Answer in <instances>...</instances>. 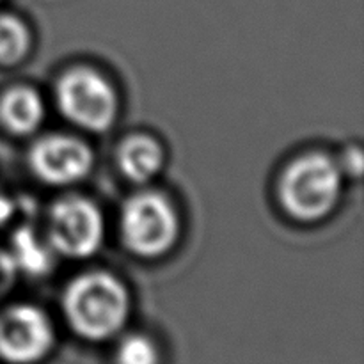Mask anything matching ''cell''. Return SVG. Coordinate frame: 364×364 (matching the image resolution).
I'll return each instance as SVG.
<instances>
[{
  "label": "cell",
  "instance_id": "obj_15",
  "mask_svg": "<svg viewBox=\"0 0 364 364\" xmlns=\"http://www.w3.org/2000/svg\"><path fill=\"white\" fill-rule=\"evenodd\" d=\"M9 213H11L9 201H7L6 198H2V196H0V223L7 219V217H9Z\"/></svg>",
  "mask_w": 364,
  "mask_h": 364
},
{
  "label": "cell",
  "instance_id": "obj_11",
  "mask_svg": "<svg viewBox=\"0 0 364 364\" xmlns=\"http://www.w3.org/2000/svg\"><path fill=\"white\" fill-rule=\"evenodd\" d=\"M14 263L18 270H23L25 274L39 276L46 274L52 269L53 251L50 249L48 242L39 240L38 235L32 233L28 228H21L13 238V249H11Z\"/></svg>",
  "mask_w": 364,
  "mask_h": 364
},
{
  "label": "cell",
  "instance_id": "obj_3",
  "mask_svg": "<svg viewBox=\"0 0 364 364\" xmlns=\"http://www.w3.org/2000/svg\"><path fill=\"white\" fill-rule=\"evenodd\" d=\"M119 237L124 249L139 259H160L181 237V217L167 196L139 191L121 206Z\"/></svg>",
  "mask_w": 364,
  "mask_h": 364
},
{
  "label": "cell",
  "instance_id": "obj_4",
  "mask_svg": "<svg viewBox=\"0 0 364 364\" xmlns=\"http://www.w3.org/2000/svg\"><path fill=\"white\" fill-rule=\"evenodd\" d=\"M53 98L60 116L73 127L91 134H103L119 117L116 85L91 66H75L55 80Z\"/></svg>",
  "mask_w": 364,
  "mask_h": 364
},
{
  "label": "cell",
  "instance_id": "obj_14",
  "mask_svg": "<svg viewBox=\"0 0 364 364\" xmlns=\"http://www.w3.org/2000/svg\"><path fill=\"white\" fill-rule=\"evenodd\" d=\"M340 164L341 171H343L345 178L350 176V178H359L361 176V171H363V153L361 149L355 146V148H348L347 151L341 155V159L338 160Z\"/></svg>",
  "mask_w": 364,
  "mask_h": 364
},
{
  "label": "cell",
  "instance_id": "obj_13",
  "mask_svg": "<svg viewBox=\"0 0 364 364\" xmlns=\"http://www.w3.org/2000/svg\"><path fill=\"white\" fill-rule=\"evenodd\" d=\"M18 272H20V270H18L11 252L0 247V299H2L7 291H11V288L14 287Z\"/></svg>",
  "mask_w": 364,
  "mask_h": 364
},
{
  "label": "cell",
  "instance_id": "obj_9",
  "mask_svg": "<svg viewBox=\"0 0 364 364\" xmlns=\"http://www.w3.org/2000/svg\"><path fill=\"white\" fill-rule=\"evenodd\" d=\"M46 119V103L32 85H13L0 96V124L9 134L25 137L43 127Z\"/></svg>",
  "mask_w": 364,
  "mask_h": 364
},
{
  "label": "cell",
  "instance_id": "obj_1",
  "mask_svg": "<svg viewBox=\"0 0 364 364\" xmlns=\"http://www.w3.org/2000/svg\"><path fill=\"white\" fill-rule=\"evenodd\" d=\"M64 320L78 338L107 341L117 336L132 313L127 284L107 270H87L66 284L60 299Z\"/></svg>",
  "mask_w": 364,
  "mask_h": 364
},
{
  "label": "cell",
  "instance_id": "obj_7",
  "mask_svg": "<svg viewBox=\"0 0 364 364\" xmlns=\"http://www.w3.org/2000/svg\"><path fill=\"white\" fill-rule=\"evenodd\" d=\"M32 174L50 187H71L91 174L95 153L82 139L48 134L32 142L27 156Z\"/></svg>",
  "mask_w": 364,
  "mask_h": 364
},
{
  "label": "cell",
  "instance_id": "obj_5",
  "mask_svg": "<svg viewBox=\"0 0 364 364\" xmlns=\"http://www.w3.org/2000/svg\"><path fill=\"white\" fill-rule=\"evenodd\" d=\"M45 238L55 256L87 259L105 242V217L92 199L64 196L50 206Z\"/></svg>",
  "mask_w": 364,
  "mask_h": 364
},
{
  "label": "cell",
  "instance_id": "obj_8",
  "mask_svg": "<svg viewBox=\"0 0 364 364\" xmlns=\"http://www.w3.org/2000/svg\"><path fill=\"white\" fill-rule=\"evenodd\" d=\"M116 166L134 185H148L166 166L164 146L148 134H132L117 144Z\"/></svg>",
  "mask_w": 364,
  "mask_h": 364
},
{
  "label": "cell",
  "instance_id": "obj_2",
  "mask_svg": "<svg viewBox=\"0 0 364 364\" xmlns=\"http://www.w3.org/2000/svg\"><path fill=\"white\" fill-rule=\"evenodd\" d=\"M345 174L338 159L323 151L295 156L277 178V203L288 219L318 224L334 213L343 198Z\"/></svg>",
  "mask_w": 364,
  "mask_h": 364
},
{
  "label": "cell",
  "instance_id": "obj_6",
  "mask_svg": "<svg viewBox=\"0 0 364 364\" xmlns=\"http://www.w3.org/2000/svg\"><path fill=\"white\" fill-rule=\"evenodd\" d=\"M55 345L50 316L34 304H13L0 311V359L7 364H36Z\"/></svg>",
  "mask_w": 364,
  "mask_h": 364
},
{
  "label": "cell",
  "instance_id": "obj_12",
  "mask_svg": "<svg viewBox=\"0 0 364 364\" xmlns=\"http://www.w3.org/2000/svg\"><path fill=\"white\" fill-rule=\"evenodd\" d=\"M114 364H160V348L146 334H127L117 343Z\"/></svg>",
  "mask_w": 364,
  "mask_h": 364
},
{
  "label": "cell",
  "instance_id": "obj_10",
  "mask_svg": "<svg viewBox=\"0 0 364 364\" xmlns=\"http://www.w3.org/2000/svg\"><path fill=\"white\" fill-rule=\"evenodd\" d=\"M32 31L20 16L0 13V66L11 68L23 63L32 52Z\"/></svg>",
  "mask_w": 364,
  "mask_h": 364
}]
</instances>
